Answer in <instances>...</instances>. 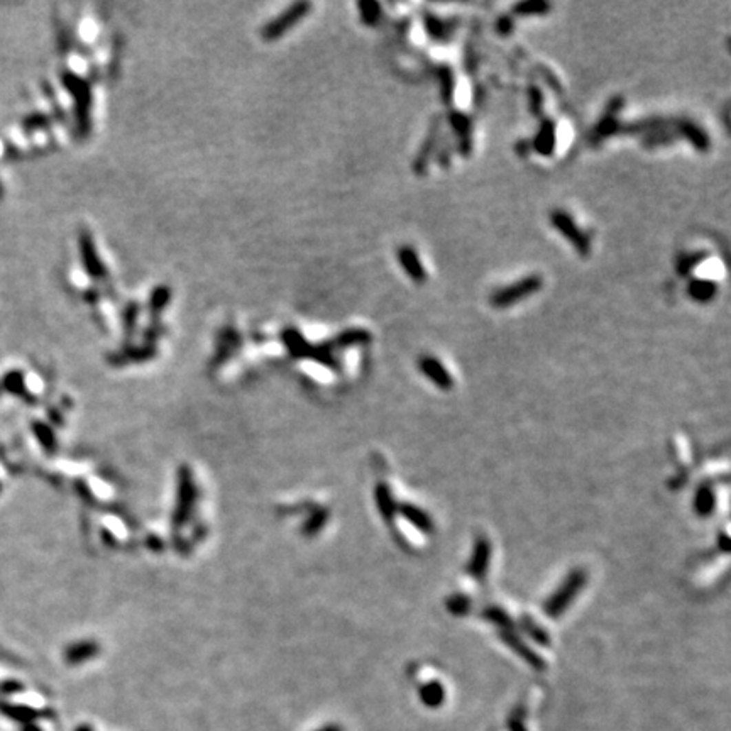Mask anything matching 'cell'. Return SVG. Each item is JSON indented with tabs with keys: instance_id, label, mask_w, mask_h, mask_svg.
<instances>
[{
	"instance_id": "18",
	"label": "cell",
	"mask_w": 731,
	"mask_h": 731,
	"mask_svg": "<svg viewBox=\"0 0 731 731\" xmlns=\"http://www.w3.org/2000/svg\"><path fill=\"white\" fill-rule=\"evenodd\" d=\"M420 699H422V703L425 704L427 708H430V710H437L445 701L444 686L437 681L427 682V684L422 686V689H420Z\"/></svg>"
},
{
	"instance_id": "8",
	"label": "cell",
	"mask_w": 731,
	"mask_h": 731,
	"mask_svg": "<svg viewBox=\"0 0 731 731\" xmlns=\"http://www.w3.org/2000/svg\"><path fill=\"white\" fill-rule=\"evenodd\" d=\"M420 371H422L435 386L441 388V390H450V388L454 386L452 374H450L444 368V364L438 359H435V357H422V361H420Z\"/></svg>"
},
{
	"instance_id": "16",
	"label": "cell",
	"mask_w": 731,
	"mask_h": 731,
	"mask_svg": "<svg viewBox=\"0 0 731 731\" xmlns=\"http://www.w3.org/2000/svg\"><path fill=\"white\" fill-rule=\"evenodd\" d=\"M80 247H81V253H83V261H85V266H87L88 273H90L92 276H95V278H102L105 273H103L102 263L98 261L97 251L94 249V244H92L90 235L88 234L81 235Z\"/></svg>"
},
{
	"instance_id": "25",
	"label": "cell",
	"mask_w": 731,
	"mask_h": 731,
	"mask_svg": "<svg viewBox=\"0 0 731 731\" xmlns=\"http://www.w3.org/2000/svg\"><path fill=\"white\" fill-rule=\"evenodd\" d=\"M445 606L452 615L456 616H464L467 615L469 609H471V600L464 596V594H454L449 600L445 601Z\"/></svg>"
},
{
	"instance_id": "14",
	"label": "cell",
	"mask_w": 731,
	"mask_h": 731,
	"mask_svg": "<svg viewBox=\"0 0 731 731\" xmlns=\"http://www.w3.org/2000/svg\"><path fill=\"white\" fill-rule=\"evenodd\" d=\"M675 131H677L679 138L686 139V141H689L690 144H692L694 147H696L697 151H708L710 149V138H708L706 132L703 131V129L699 127V125L696 124V122L692 120H677V125H675Z\"/></svg>"
},
{
	"instance_id": "17",
	"label": "cell",
	"mask_w": 731,
	"mask_h": 731,
	"mask_svg": "<svg viewBox=\"0 0 731 731\" xmlns=\"http://www.w3.org/2000/svg\"><path fill=\"white\" fill-rule=\"evenodd\" d=\"M400 511L401 515H403L416 530L422 531V533H432V531H434V522H432V518L423 509L413 507V505H403V507L400 508Z\"/></svg>"
},
{
	"instance_id": "27",
	"label": "cell",
	"mask_w": 731,
	"mask_h": 731,
	"mask_svg": "<svg viewBox=\"0 0 731 731\" xmlns=\"http://www.w3.org/2000/svg\"><path fill=\"white\" fill-rule=\"evenodd\" d=\"M359 10H361V17H363V22H366V24H369V25L376 24L379 19V14H381V7H379V3H376V2H361Z\"/></svg>"
},
{
	"instance_id": "5",
	"label": "cell",
	"mask_w": 731,
	"mask_h": 731,
	"mask_svg": "<svg viewBox=\"0 0 731 731\" xmlns=\"http://www.w3.org/2000/svg\"><path fill=\"white\" fill-rule=\"evenodd\" d=\"M500 638L508 645L509 648L513 650V652L516 653V655L520 657V659L525 660L528 666L533 667L535 670H545V667H547L545 666V660L542 659L538 653H535L533 650L528 647L525 642H523L522 638L515 633V631L513 630L500 631Z\"/></svg>"
},
{
	"instance_id": "4",
	"label": "cell",
	"mask_w": 731,
	"mask_h": 731,
	"mask_svg": "<svg viewBox=\"0 0 731 731\" xmlns=\"http://www.w3.org/2000/svg\"><path fill=\"white\" fill-rule=\"evenodd\" d=\"M310 7H312V6H310V3H306V2L293 3V6H291L290 9L286 10V12H283L282 16L278 17V19L269 22V24H266V28L263 29V36L268 41H273V39L279 38V36L284 34V32H286L288 29H290L291 25L295 24V22L304 19L306 14H308Z\"/></svg>"
},
{
	"instance_id": "1",
	"label": "cell",
	"mask_w": 731,
	"mask_h": 731,
	"mask_svg": "<svg viewBox=\"0 0 731 731\" xmlns=\"http://www.w3.org/2000/svg\"><path fill=\"white\" fill-rule=\"evenodd\" d=\"M586 584V572L584 571H574L567 575L566 581L560 584V588L545 601V613L550 618H559L560 615L566 613V609L571 606L572 601L575 600V596L579 594V591L584 588Z\"/></svg>"
},
{
	"instance_id": "13",
	"label": "cell",
	"mask_w": 731,
	"mask_h": 731,
	"mask_svg": "<svg viewBox=\"0 0 731 731\" xmlns=\"http://www.w3.org/2000/svg\"><path fill=\"white\" fill-rule=\"evenodd\" d=\"M555 142H557L555 122L550 119H544L540 124V129H538V132L535 134L533 141H531V146H533V149L537 151L538 154H542V156H550V154L553 153V149H555Z\"/></svg>"
},
{
	"instance_id": "6",
	"label": "cell",
	"mask_w": 731,
	"mask_h": 731,
	"mask_svg": "<svg viewBox=\"0 0 731 731\" xmlns=\"http://www.w3.org/2000/svg\"><path fill=\"white\" fill-rule=\"evenodd\" d=\"M423 24H425V31L432 43H450L457 31V19H442L432 12L425 14Z\"/></svg>"
},
{
	"instance_id": "28",
	"label": "cell",
	"mask_w": 731,
	"mask_h": 731,
	"mask_svg": "<svg viewBox=\"0 0 731 731\" xmlns=\"http://www.w3.org/2000/svg\"><path fill=\"white\" fill-rule=\"evenodd\" d=\"M706 253H697V254H689V256H684L679 259L677 263V268H679V273L681 275H688L689 271H692L694 268H696L697 264H701L703 261H706Z\"/></svg>"
},
{
	"instance_id": "24",
	"label": "cell",
	"mask_w": 731,
	"mask_h": 731,
	"mask_svg": "<svg viewBox=\"0 0 731 731\" xmlns=\"http://www.w3.org/2000/svg\"><path fill=\"white\" fill-rule=\"evenodd\" d=\"M376 500H378V507L381 509L383 516H385L386 520L393 518L396 505H394L393 496H391L390 489H388L385 485L378 486V489H376Z\"/></svg>"
},
{
	"instance_id": "15",
	"label": "cell",
	"mask_w": 731,
	"mask_h": 731,
	"mask_svg": "<svg viewBox=\"0 0 731 731\" xmlns=\"http://www.w3.org/2000/svg\"><path fill=\"white\" fill-rule=\"evenodd\" d=\"M450 124H452L456 138L459 141V153L469 154V149L472 146V122L466 114L452 112L450 114Z\"/></svg>"
},
{
	"instance_id": "11",
	"label": "cell",
	"mask_w": 731,
	"mask_h": 731,
	"mask_svg": "<svg viewBox=\"0 0 731 731\" xmlns=\"http://www.w3.org/2000/svg\"><path fill=\"white\" fill-rule=\"evenodd\" d=\"M66 87L72 88L73 94H75L76 112H78L80 125L83 129H87L88 127V107H90V90H88V87L83 83V81L73 75L66 76Z\"/></svg>"
},
{
	"instance_id": "32",
	"label": "cell",
	"mask_w": 731,
	"mask_h": 731,
	"mask_svg": "<svg viewBox=\"0 0 731 731\" xmlns=\"http://www.w3.org/2000/svg\"><path fill=\"white\" fill-rule=\"evenodd\" d=\"M509 726V731H527L525 725H523V721H520L518 718H511L508 723Z\"/></svg>"
},
{
	"instance_id": "31",
	"label": "cell",
	"mask_w": 731,
	"mask_h": 731,
	"mask_svg": "<svg viewBox=\"0 0 731 731\" xmlns=\"http://www.w3.org/2000/svg\"><path fill=\"white\" fill-rule=\"evenodd\" d=\"M511 28H513V22H511V17H501L500 21H498L496 24V31L498 34H509L511 32Z\"/></svg>"
},
{
	"instance_id": "10",
	"label": "cell",
	"mask_w": 731,
	"mask_h": 731,
	"mask_svg": "<svg viewBox=\"0 0 731 731\" xmlns=\"http://www.w3.org/2000/svg\"><path fill=\"white\" fill-rule=\"evenodd\" d=\"M398 261H400L401 268L405 269L406 275L413 279L415 283H423L427 279V269L425 266L420 261L419 254L413 247L403 246L398 251Z\"/></svg>"
},
{
	"instance_id": "30",
	"label": "cell",
	"mask_w": 731,
	"mask_h": 731,
	"mask_svg": "<svg viewBox=\"0 0 731 731\" xmlns=\"http://www.w3.org/2000/svg\"><path fill=\"white\" fill-rule=\"evenodd\" d=\"M542 105H544V97H542L540 90L535 87L530 88V107L533 114H540Z\"/></svg>"
},
{
	"instance_id": "12",
	"label": "cell",
	"mask_w": 731,
	"mask_h": 731,
	"mask_svg": "<svg viewBox=\"0 0 731 731\" xmlns=\"http://www.w3.org/2000/svg\"><path fill=\"white\" fill-rule=\"evenodd\" d=\"M438 129H441V122L435 120L434 124H432L430 131H428L425 141H423L422 146H420L419 154H416L415 162H413V168H415V171L419 173V175H422V173H425L428 162H430L432 156H434V153H435V151H437V144H438Z\"/></svg>"
},
{
	"instance_id": "20",
	"label": "cell",
	"mask_w": 731,
	"mask_h": 731,
	"mask_svg": "<svg viewBox=\"0 0 731 731\" xmlns=\"http://www.w3.org/2000/svg\"><path fill=\"white\" fill-rule=\"evenodd\" d=\"M550 10V3L544 0H528V2H520L513 6L515 16H545Z\"/></svg>"
},
{
	"instance_id": "2",
	"label": "cell",
	"mask_w": 731,
	"mask_h": 731,
	"mask_svg": "<svg viewBox=\"0 0 731 731\" xmlns=\"http://www.w3.org/2000/svg\"><path fill=\"white\" fill-rule=\"evenodd\" d=\"M542 284H544V282H542V278L538 275L525 276V278L511 283L509 286L500 288V290L494 291L489 298V304L493 305L494 308H508V306L520 304L522 300L537 293L542 288Z\"/></svg>"
},
{
	"instance_id": "3",
	"label": "cell",
	"mask_w": 731,
	"mask_h": 731,
	"mask_svg": "<svg viewBox=\"0 0 731 731\" xmlns=\"http://www.w3.org/2000/svg\"><path fill=\"white\" fill-rule=\"evenodd\" d=\"M550 224L574 246V249L578 251L581 256H588L591 253L589 235L579 229V225L575 224V220L572 219L567 212H564V210H555V212L550 213Z\"/></svg>"
},
{
	"instance_id": "19",
	"label": "cell",
	"mask_w": 731,
	"mask_h": 731,
	"mask_svg": "<svg viewBox=\"0 0 731 731\" xmlns=\"http://www.w3.org/2000/svg\"><path fill=\"white\" fill-rule=\"evenodd\" d=\"M716 291H718L716 284L710 282V279L703 278L692 279L688 286V293L690 295V298L699 301V304H708V301H711L712 298L716 297Z\"/></svg>"
},
{
	"instance_id": "9",
	"label": "cell",
	"mask_w": 731,
	"mask_h": 731,
	"mask_svg": "<svg viewBox=\"0 0 731 731\" xmlns=\"http://www.w3.org/2000/svg\"><path fill=\"white\" fill-rule=\"evenodd\" d=\"M623 100L622 98H613L611 103H609L608 110L604 112V116L601 117L600 122H597V125L594 127L593 131V139L596 142L603 141V139L609 138V136H613L615 132L619 131V124L618 120H616V114H618L619 107H622Z\"/></svg>"
},
{
	"instance_id": "26",
	"label": "cell",
	"mask_w": 731,
	"mask_h": 731,
	"mask_svg": "<svg viewBox=\"0 0 731 731\" xmlns=\"http://www.w3.org/2000/svg\"><path fill=\"white\" fill-rule=\"evenodd\" d=\"M441 83H442V97H444V102L450 103L454 98V92H456V80H454V73L450 72L449 66H442Z\"/></svg>"
},
{
	"instance_id": "22",
	"label": "cell",
	"mask_w": 731,
	"mask_h": 731,
	"mask_svg": "<svg viewBox=\"0 0 731 731\" xmlns=\"http://www.w3.org/2000/svg\"><path fill=\"white\" fill-rule=\"evenodd\" d=\"M694 508L697 515L708 516L714 509V493L710 489V486H701L694 500Z\"/></svg>"
},
{
	"instance_id": "23",
	"label": "cell",
	"mask_w": 731,
	"mask_h": 731,
	"mask_svg": "<svg viewBox=\"0 0 731 731\" xmlns=\"http://www.w3.org/2000/svg\"><path fill=\"white\" fill-rule=\"evenodd\" d=\"M520 625H522V630L525 631L528 637H530L531 640L537 642L538 645H544V647H547V645L550 644V638H549L547 631L542 628V626H538L537 623H535L531 618H528V616H523L522 623H520Z\"/></svg>"
},
{
	"instance_id": "21",
	"label": "cell",
	"mask_w": 731,
	"mask_h": 731,
	"mask_svg": "<svg viewBox=\"0 0 731 731\" xmlns=\"http://www.w3.org/2000/svg\"><path fill=\"white\" fill-rule=\"evenodd\" d=\"M483 616H485L486 619H489V622L493 623V625L500 626L501 631H507V630L515 628V623H513L511 616H509L508 613L505 611L503 608H500V606L486 608L485 611H483Z\"/></svg>"
},
{
	"instance_id": "29",
	"label": "cell",
	"mask_w": 731,
	"mask_h": 731,
	"mask_svg": "<svg viewBox=\"0 0 731 731\" xmlns=\"http://www.w3.org/2000/svg\"><path fill=\"white\" fill-rule=\"evenodd\" d=\"M169 301V290L166 286L158 288L154 290L153 298H151V308L153 310H161L162 306Z\"/></svg>"
},
{
	"instance_id": "7",
	"label": "cell",
	"mask_w": 731,
	"mask_h": 731,
	"mask_svg": "<svg viewBox=\"0 0 731 731\" xmlns=\"http://www.w3.org/2000/svg\"><path fill=\"white\" fill-rule=\"evenodd\" d=\"M491 562V544L486 538H479L476 542L474 550H472L471 560L467 564V572L471 578L483 581L487 574V569H489Z\"/></svg>"
}]
</instances>
